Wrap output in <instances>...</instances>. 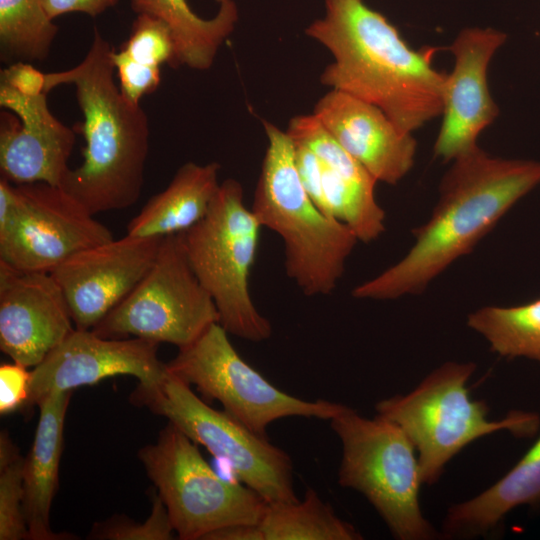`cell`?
<instances>
[{
	"label": "cell",
	"mask_w": 540,
	"mask_h": 540,
	"mask_svg": "<svg viewBox=\"0 0 540 540\" xmlns=\"http://www.w3.org/2000/svg\"><path fill=\"white\" fill-rule=\"evenodd\" d=\"M313 114L377 182L396 184L412 168L415 139L377 106L332 89Z\"/></svg>",
	"instance_id": "obj_18"
},
{
	"label": "cell",
	"mask_w": 540,
	"mask_h": 540,
	"mask_svg": "<svg viewBox=\"0 0 540 540\" xmlns=\"http://www.w3.org/2000/svg\"><path fill=\"white\" fill-rule=\"evenodd\" d=\"M24 461L7 431L0 433V540L28 539L24 500Z\"/></svg>",
	"instance_id": "obj_27"
},
{
	"label": "cell",
	"mask_w": 540,
	"mask_h": 540,
	"mask_svg": "<svg viewBox=\"0 0 540 540\" xmlns=\"http://www.w3.org/2000/svg\"><path fill=\"white\" fill-rule=\"evenodd\" d=\"M475 369L472 362H445L409 393L375 406L376 416L397 425L413 444L424 484L437 482L447 463L483 436L506 430L523 438L539 429L533 412L513 410L490 420L486 402L472 399L466 387Z\"/></svg>",
	"instance_id": "obj_5"
},
{
	"label": "cell",
	"mask_w": 540,
	"mask_h": 540,
	"mask_svg": "<svg viewBox=\"0 0 540 540\" xmlns=\"http://www.w3.org/2000/svg\"><path fill=\"white\" fill-rule=\"evenodd\" d=\"M163 238L126 234L73 254L51 272L75 328L92 330L137 286L153 265Z\"/></svg>",
	"instance_id": "obj_14"
},
{
	"label": "cell",
	"mask_w": 540,
	"mask_h": 540,
	"mask_svg": "<svg viewBox=\"0 0 540 540\" xmlns=\"http://www.w3.org/2000/svg\"><path fill=\"white\" fill-rule=\"evenodd\" d=\"M264 128L268 145L251 210L262 227L282 239L286 273L299 289L307 296L330 294L358 239L306 192L288 133L268 122Z\"/></svg>",
	"instance_id": "obj_4"
},
{
	"label": "cell",
	"mask_w": 540,
	"mask_h": 540,
	"mask_svg": "<svg viewBox=\"0 0 540 540\" xmlns=\"http://www.w3.org/2000/svg\"><path fill=\"white\" fill-rule=\"evenodd\" d=\"M15 185L12 224L0 234V260L22 272L51 273L73 254L110 241L111 231L62 187Z\"/></svg>",
	"instance_id": "obj_12"
},
{
	"label": "cell",
	"mask_w": 540,
	"mask_h": 540,
	"mask_svg": "<svg viewBox=\"0 0 540 540\" xmlns=\"http://www.w3.org/2000/svg\"><path fill=\"white\" fill-rule=\"evenodd\" d=\"M138 457L181 540H204L233 525H257L267 501L246 485L220 477L196 443L168 422Z\"/></svg>",
	"instance_id": "obj_8"
},
{
	"label": "cell",
	"mask_w": 540,
	"mask_h": 540,
	"mask_svg": "<svg viewBox=\"0 0 540 540\" xmlns=\"http://www.w3.org/2000/svg\"><path fill=\"white\" fill-rule=\"evenodd\" d=\"M218 4L222 3L225 0H215Z\"/></svg>",
	"instance_id": "obj_36"
},
{
	"label": "cell",
	"mask_w": 540,
	"mask_h": 540,
	"mask_svg": "<svg viewBox=\"0 0 540 540\" xmlns=\"http://www.w3.org/2000/svg\"><path fill=\"white\" fill-rule=\"evenodd\" d=\"M540 503V436L501 479L477 496L452 505L443 522V535L452 538L492 532L506 515L522 505Z\"/></svg>",
	"instance_id": "obj_22"
},
{
	"label": "cell",
	"mask_w": 540,
	"mask_h": 540,
	"mask_svg": "<svg viewBox=\"0 0 540 540\" xmlns=\"http://www.w3.org/2000/svg\"><path fill=\"white\" fill-rule=\"evenodd\" d=\"M72 392L52 393L38 404L39 421L23 469V509L30 540L76 538L52 531L49 523L51 505L58 489L64 422Z\"/></svg>",
	"instance_id": "obj_20"
},
{
	"label": "cell",
	"mask_w": 540,
	"mask_h": 540,
	"mask_svg": "<svg viewBox=\"0 0 540 540\" xmlns=\"http://www.w3.org/2000/svg\"><path fill=\"white\" fill-rule=\"evenodd\" d=\"M112 59L120 92L130 103L139 105L144 95L158 88L161 81L160 67L138 63L120 50L113 51Z\"/></svg>",
	"instance_id": "obj_30"
},
{
	"label": "cell",
	"mask_w": 540,
	"mask_h": 540,
	"mask_svg": "<svg viewBox=\"0 0 540 540\" xmlns=\"http://www.w3.org/2000/svg\"><path fill=\"white\" fill-rule=\"evenodd\" d=\"M31 371L13 361L0 366V413L7 415L22 409L27 401Z\"/></svg>",
	"instance_id": "obj_31"
},
{
	"label": "cell",
	"mask_w": 540,
	"mask_h": 540,
	"mask_svg": "<svg viewBox=\"0 0 540 540\" xmlns=\"http://www.w3.org/2000/svg\"><path fill=\"white\" fill-rule=\"evenodd\" d=\"M0 84H4L16 93L26 97L48 94L46 91V73L36 69L25 61H17L1 70Z\"/></svg>",
	"instance_id": "obj_33"
},
{
	"label": "cell",
	"mask_w": 540,
	"mask_h": 540,
	"mask_svg": "<svg viewBox=\"0 0 540 540\" xmlns=\"http://www.w3.org/2000/svg\"><path fill=\"white\" fill-rule=\"evenodd\" d=\"M322 163L327 215L346 224L358 241L371 242L385 230V212L375 197L377 181L323 127L314 114L291 119L286 131Z\"/></svg>",
	"instance_id": "obj_19"
},
{
	"label": "cell",
	"mask_w": 540,
	"mask_h": 540,
	"mask_svg": "<svg viewBox=\"0 0 540 540\" xmlns=\"http://www.w3.org/2000/svg\"><path fill=\"white\" fill-rule=\"evenodd\" d=\"M219 170L216 162L183 164L168 186L129 221L126 234L163 238L193 227L207 214L218 191Z\"/></svg>",
	"instance_id": "obj_21"
},
{
	"label": "cell",
	"mask_w": 540,
	"mask_h": 540,
	"mask_svg": "<svg viewBox=\"0 0 540 540\" xmlns=\"http://www.w3.org/2000/svg\"><path fill=\"white\" fill-rule=\"evenodd\" d=\"M293 143L295 165L300 180L315 205L327 215L322 190V163L309 147L299 142Z\"/></svg>",
	"instance_id": "obj_32"
},
{
	"label": "cell",
	"mask_w": 540,
	"mask_h": 540,
	"mask_svg": "<svg viewBox=\"0 0 540 540\" xmlns=\"http://www.w3.org/2000/svg\"><path fill=\"white\" fill-rule=\"evenodd\" d=\"M1 178L20 185L60 186L70 169L68 160L76 131L50 111L47 94L26 97L0 84Z\"/></svg>",
	"instance_id": "obj_16"
},
{
	"label": "cell",
	"mask_w": 540,
	"mask_h": 540,
	"mask_svg": "<svg viewBox=\"0 0 540 540\" xmlns=\"http://www.w3.org/2000/svg\"><path fill=\"white\" fill-rule=\"evenodd\" d=\"M119 50L144 65L177 67L176 43L171 29L164 21L150 15H137L129 37Z\"/></svg>",
	"instance_id": "obj_28"
},
{
	"label": "cell",
	"mask_w": 540,
	"mask_h": 540,
	"mask_svg": "<svg viewBox=\"0 0 540 540\" xmlns=\"http://www.w3.org/2000/svg\"><path fill=\"white\" fill-rule=\"evenodd\" d=\"M158 346L142 338H105L92 330L75 328L31 370L22 410L28 412L52 393L94 385L117 375L134 376L142 385L158 382L167 371L166 363L158 358Z\"/></svg>",
	"instance_id": "obj_13"
},
{
	"label": "cell",
	"mask_w": 540,
	"mask_h": 540,
	"mask_svg": "<svg viewBox=\"0 0 540 540\" xmlns=\"http://www.w3.org/2000/svg\"><path fill=\"white\" fill-rule=\"evenodd\" d=\"M467 324L496 354L540 363V298L517 306L479 308L469 314Z\"/></svg>",
	"instance_id": "obj_25"
},
{
	"label": "cell",
	"mask_w": 540,
	"mask_h": 540,
	"mask_svg": "<svg viewBox=\"0 0 540 540\" xmlns=\"http://www.w3.org/2000/svg\"><path fill=\"white\" fill-rule=\"evenodd\" d=\"M51 273L22 272L0 260V349L35 367L75 329Z\"/></svg>",
	"instance_id": "obj_15"
},
{
	"label": "cell",
	"mask_w": 540,
	"mask_h": 540,
	"mask_svg": "<svg viewBox=\"0 0 540 540\" xmlns=\"http://www.w3.org/2000/svg\"><path fill=\"white\" fill-rule=\"evenodd\" d=\"M505 40L506 35L493 28H467L449 47L455 64L446 76L443 121L434 145L437 157L450 161L474 150L479 134L497 117L487 71Z\"/></svg>",
	"instance_id": "obj_17"
},
{
	"label": "cell",
	"mask_w": 540,
	"mask_h": 540,
	"mask_svg": "<svg viewBox=\"0 0 540 540\" xmlns=\"http://www.w3.org/2000/svg\"><path fill=\"white\" fill-rule=\"evenodd\" d=\"M306 33L334 57L324 85L377 106L408 133L442 114L447 75L432 65L437 48H410L362 0H325L324 16Z\"/></svg>",
	"instance_id": "obj_2"
},
{
	"label": "cell",
	"mask_w": 540,
	"mask_h": 540,
	"mask_svg": "<svg viewBox=\"0 0 540 540\" xmlns=\"http://www.w3.org/2000/svg\"><path fill=\"white\" fill-rule=\"evenodd\" d=\"M342 455L338 483L361 493L399 540H430L437 531L424 517L419 490L423 483L418 455L394 423L345 407L330 420Z\"/></svg>",
	"instance_id": "obj_7"
},
{
	"label": "cell",
	"mask_w": 540,
	"mask_h": 540,
	"mask_svg": "<svg viewBox=\"0 0 540 540\" xmlns=\"http://www.w3.org/2000/svg\"><path fill=\"white\" fill-rule=\"evenodd\" d=\"M133 11L164 21L172 31L177 53V66L196 70L211 67L218 49L233 31L238 8L233 0L219 4L213 18L203 19L186 0H129Z\"/></svg>",
	"instance_id": "obj_23"
},
{
	"label": "cell",
	"mask_w": 540,
	"mask_h": 540,
	"mask_svg": "<svg viewBox=\"0 0 540 540\" xmlns=\"http://www.w3.org/2000/svg\"><path fill=\"white\" fill-rule=\"evenodd\" d=\"M204 540H261L257 525H233L209 533Z\"/></svg>",
	"instance_id": "obj_35"
},
{
	"label": "cell",
	"mask_w": 540,
	"mask_h": 540,
	"mask_svg": "<svg viewBox=\"0 0 540 540\" xmlns=\"http://www.w3.org/2000/svg\"><path fill=\"white\" fill-rule=\"evenodd\" d=\"M261 540H360L358 530L335 513L315 490L302 500L267 502L257 524Z\"/></svg>",
	"instance_id": "obj_24"
},
{
	"label": "cell",
	"mask_w": 540,
	"mask_h": 540,
	"mask_svg": "<svg viewBox=\"0 0 540 540\" xmlns=\"http://www.w3.org/2000/svg\"><path fill=\"white\" fill-rule=\"evenodd\" d=\"M114 48L95 29L82 61L71 69L46 73V91L74 86L83 122L75 128L85 146L82 163L70 168L62 187L91 214L134 205L142 192L149 152V119L116 85Z\"/></svg>",
	"instance_id": "obj_3"
},
{
	"label": "cell",
	"mask_w": 540,
	"mask_h": 540,
	"mask_svg": "<svg viewBox=\"0 0 540 540\" xmlns=\"http://www.w3.org/2000/svg\"><path fill=\"white\" fill-rule=\"evenodd\" d=\"M261 228L244 204L241 184L226 179L207 214L181 233L188 261L211 296L219 323L229 334L253 342L272 334L270 321L260 314L249 291Z\"/></svg>",
	"instance_id": "obj_6"
},
{
	"label": "cell",
	"mask_w": 540,
	"mask_h": 540,
	"mask_svg": "<svg viewBox=\"0 0 540 540\" xmlns=\"http://www.w3.org/2000/svg\"><path fill=\"white\" fill-rule=\"evenodd\" d=\"M42 2L49 17L54 20L67 13H83L95 17L117 4L118 0H42Z\"/></svg>",
	"instance_id": "obj_34"
},
{
	"label": "cell",
	"mask_w": 540,
	"mask_h": 540,
	"mask_svg": "<svg viewBox=\"0 0 540 540\" xmlns=\"http://www.w3.org/2000/svg\"><path fill=\"white\" fill-rule=\"evenodd\" d=\"M219 322L217 308L194 273L181 234L162 239L137 286L92 331L105 338H142L179 348Z\"/></svg>",
	"instance_id": "obj_10"
},
{
	"label": "cell",
	"mask_w": 540,
	"mask_h": 540,
	"mask_svg": "<svg viewBox=\"0 0 540 540\" xmlns=\"http://www.w3.org/2000/svg\"><path fill=\"white\" fill-rule=\"evenodd\" d=\"M174 528L169 518L167 508L155 493L152 497L150 516L143 523H136L124 515H114L112 518L93 525L89 539L100 540H171L174 539Z\"/></svg>",
	"instance_id": "obj_29"
},
{
	"label": "cell",
	"mask_w": 540,
	"mask_h": 540,
	"mask_svg": "<svg viewBox=\"0 0 540 540\" xmlns=\"http://www.w3.org/2000/svg\"><path fill=\"white\" fill-rule=\"evenodd\" d=\"M167 368V367H166ZM130 400L165 417L195 443L226 462L246 486L267 502L299 500L290 456L227 412L211 408L190 385L168 370L150 385L138 384Z\"/></svg>",
	"instance_id": "obj_9"
},
{
	"label": "cell",
	"mask_w": 540,
	"mask_h": 540,
	"mask_svg": "<svg viewBox=\"0 0 540 540\" xmlns=\"http://www.w3.org/2000/svg\"><path fill=\"white\" fill-rule=\"evenodd\" d=\"M217 322L191 344L179 348L167 370L184 383L194 384L204 397L217 400L224 411L254 433L286 417L331 420L346 407L327 400L307 401L272 385L241 358Z\"/></svg>",
	"instance_id": "obj_11"
},
{
	"label": "cell",
	"mask_w": 540,
	"mask_h": 540,
	"mask_svg": "<svg viewBox=\"0 0 540 540\" xmlns=\"http://www.w3.org/2000/svg\"><path fill=\"white\" fill-rule=\"evenodd\" d=\"M429 220L413 230L405 256L356 286L358 299L391 300L422 293L540 184V161L492 157L477 147L453 160Z\"/></svg>",
	"instance_id": "obj_1"
},
{
	"label": "cell",
	"mask_w": 540,
	"mask_h": 540,
	"mask_svg": "<svg viewBox=\"0 0 540 540\" xmlns=\"http://www.w3.org/2000/svg\"><path fill=\"white\" fill-rule=\"evenodd\" d=\"M58 27L42 0H0V51L4 61H43Z\"/></svg>",
	"instance_id": "obj_26"
}]
</instances>
